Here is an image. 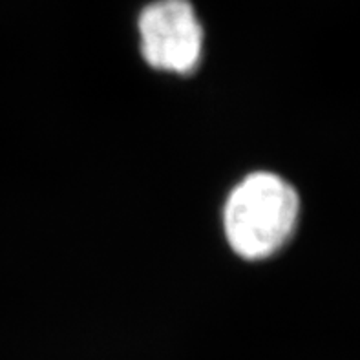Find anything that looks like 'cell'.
Instances as JSON below:
<instances>
[{
	"mask_svg": "<svg viewBox=\"0 0 360 360\" xmlns=\"http://www.w3.org/2000/svg\"><path fill=\"white\" fill-rule=\"evenodd\" d=\"M300 210L297 191L269 172L247 176L227 200L225 234L234 252L247 260L274 255L291 238Z\"/></svg>",
	"mask_w": 360,
	"mask_h": 360,
	"instance_id": "1",
	"label": "cell"
},
{
	"mask_svg": "<svg viewBox=\"0 0 360 360\" xmlns=\"http://www.w3.org/2000/svg\"><path fill=\"white\" fill-rule=\"evenodd\" d=\"M143 59L163 72L188 73L203 53V27L188 0H158L137 20Z\"/></svg>",
	"mask_w": 360,
	"mask_h": 360,
	"instance_id": "2",
	"label": "cell"
}]
</instances>
